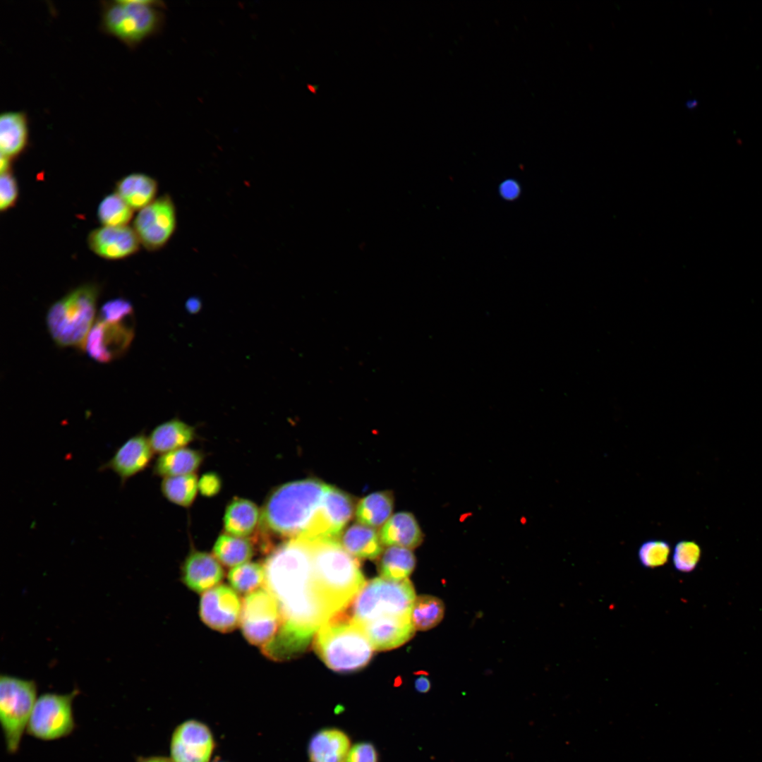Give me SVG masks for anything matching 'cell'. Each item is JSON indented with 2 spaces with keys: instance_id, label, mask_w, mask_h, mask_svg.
Returning <instances> with one entry per match:
<instances>
[{
  "instance_id": "cell-23",
  "label": "cell",
  "mask_w": 762,
  "mask_h": 762,
  "mask_svg": "<svg viewBox=\"0 0 762 762\" xmlns=\"http://www.w3.org/2000/svg\"><path fill=\"white\" fill-rule=\"evenodd\" d=\"M157 181L142 173H133L119 179L115 187L118 194L133 210H140L157 198Z\"/></svg>"
},
{
  "instance_id": "cell-38",
  "label": "cell",
  "mask_w": 762,
  "mask_h": 762,
  "mask_svg": "<svg viewBox=\"0 0 762 762\" xmlns=\"http://www.w3.org/2000/svg\"><path fill=\"white\" fill-rule=\"evenodd\" d=\"M18 196V188L16 180L11 171L1 174L0 178V210L6 211L16 202Z\"/></svg>"
},
{
  "instance_id": "cell-6",
  "label": "cell",
  "mask_w": 762,
  "mask_h": 762,
  "mask_svg": "<svg viewBox=\"0 0 762 762\" xmlns=\"http://www.w3.org/2000/svg\"><path fill=\"white\" fill-rule=\"evenodd\" d=\"M157 4L150 0L102 1L100 28L134 48L158 29L161 17Z\"/></svg>"
},
{
  "instance_id": "cell-41",
  "label": "cell",
  "mask_w": 762,
  "mask_h": 762,
  "mask_svg": "<svg viewBox=\"0 0 762 762\" xmlns=\"http://www.w3.org/2000/svg\"><path fill=\"white\" fill-rule=\"evenodd\" d=\"M500 193L504 199L514 200L520 194V186L514 180H506L500 186Z\"/></svg>"
},
{
  "instance_id": "cell-16",
  "label": "cell",
  "mask_w": 762,
  "mask_h": 762,
  "mask_svg": "<svg viewBox=\"0 0 762 762\" xmlns=\"http://www.w3.org/2000/svg\"><path fill=\"white\" fill-rule=\"evenodd\" d=\"M87 244L102 258L120 260L137 253L141 243L133 228L127 225L95 229L87 236Z\"/></svg>"
},
{
  "instance_id": "cell-17",
  "label": "cell",
  "mask_w": 762,
  "mask_h": 762,
  "mask_svg": "<svg viewBox=\"0 0 762 762\" xmlns=\"http://www.w3.org/2000/svg\"><path fill=\"white\" fill-rule=\"evenodd\" d=\"M359 626L377 651L397 648L411 639L416 631L411 615L378 618Z\"/></svg>"
},
{
  "instance_id": "cell-2",
  "label": "cell",
  "mask_w": 762,
  "mask_h": 762,
  "mask_svg": "<svg viewBox=\"0 0 762 762\" xmlns=\"http://www.w3.org/2000/svg\"><path fill=\"white\" fill-rule=\"evenodd\" d=\"M307 542L318 590L333 617L352 603L365 583L360 563L337 539Z\"/></svg>"
},
{
  "instance_id": "cell-36",
  "label": "cell",
  "mask_w": 762,
  "mask_h": 762,
  "mask_svg": "<svg viewBox=\"0 0 762 762\" xmlns=\"http://www.w3.org/2000/svg\"><path fill=\"white\" fill-rule=\"evenodd\" d=\"M701 555L700 546L693 540L678 541L672 550V560L675 569L682 573L693 572L697 567Z\"/></svg>"
},
{
  "instance_id": "cell-15",
  "label": "cell",
  "mask_w": 762,
  "mask_h": 762,
  "mask_svg": "<svg viewBox=\"0 0 762 762\" xmlns=\"http://www.w3.org/2000/svg\"><path fill=\"white\" fill-rule=\"evenodd\" d=\"M199 609L203 622L220 632H230L240 622L241 600L236 592L226 585H218L205 591L200 598Z\"/></svg>"
},
{
  "instance_id": "cell-10",
  "label": "cell",
  "mask_w": 762,
  "mask_h": 762,
  "mask_svg": "<svg viewBox=\"0 0 762 762\" xmlns=\"http://www.w3.org/2000/svg\"><path fill=\"white\" fill-rule=\"evenodd\" d=\"M240 623L244 637L253 645L262 648L275 637L281 616L276 600L265 588L245 596Z\"/></svg>"
},
{
  "instance_id": "cell-8",
  "label": "cell",
  "mask_w": 762,
  "mask_h": 762,
  "mask_svg": "<svg viewBox=\"0 0 762 762\" xmlns=\"http://www.w3.org/2000/svg\"><path fill=\"white\" fill-rule=\"evenodd\" d=\"M34 681L8 675L0 677V721L6 750L16 753L37 700Z\"/></svg>"
},
{
  "instance_id": "cell-45",
  "label": "cell",
  "mask_w": 762,
  "mask_h": 762,
  "mask_svg": "<svg viewBox=\"0 0 762 762\" xmlns=\"http://www.w3.org/2000/svg\"><path fill=\"white\" fill-rule=\"evenodd\" d=\"M696 105V102L694 101V100L689 101V102H687V107L688 108L694 107Z\"/></svg>"
},
{
  "instance_id": "cell-46",
  "label": "cell",
  "mask_w": 762,
  "mask_h": 762,
  "mask_svg": "<svg viewBox=\"0 0 762 762\" xmlns=\"http://www.w3.org/2000/svg\"><path fill=\"white\" fill-rule=\"evenodd\" d=\"M219 762H224V761H219Z\"/></svg>"
},
{
  "instance_id": "cell-29",
  "label": "cell",
  "mask_w": 762,
  "mask_h": 762,
  "mask_svg": "<svg viewBox=\"0 0 762 762\" xmlns=\"http://www.w3.org/2000/svg\"><path fill=\"white\" fill-rule=\"evenodd\" d=\"M416 567V557L411 550L389 546L381 555L378 570L381 577L401 581L407 579Z\"/></svg>"
},
{
  "instance_id": "cell-24",
  "label": "cell",
  "mask_w": 762,
  "mask_h": 762,
  "mask_svg": "<svg viewBox=\"0 0 762 762\" xmlns=\"http://www.w3.org/2000/svg\"><path fill=\"white\" fill-rule=\"evenodd\" d=\"M195 429L179 419L157 425L148 437L153 452L167 453L188 445L195 437Z\"/></svg>"
},
{
  "instance_id": "cell-4",
  "label": "cell",
  "mask_w": 762,
  "mask_h": 762,
  "mask_svg": "<svg viewBox=\"0 0 762 762\" xmlns=\"http://www.w3.org/2000/svg\"><path fill=\"white\" fill-rule=\"evenodd\" d=\"M313 646L324 663L338 672L361 670L374 650L362 628L351 617L338 614L318 629Z\"/></svg>"
},
{
  "instance_id": "cell-33",
  "label": "cell",
  "mask_w": 762,
  "mask_h": 762,
  "mask_svg": "<svg viewBox=\"0 0 762 762\" xmlns=\"http://www.w3.org/2000/svg\"><path fill=\"white\" fill-rule=\"evenodd\" d=\"M198 488L195 475L165 477L161 484L164 496L170 502L187 507L193 501Z\"/></svg>"
},
{
  "instance_id": "cell-39",
  "label": "cell",
  "mask_w": 762,
  "mask_h": 762,
  "mask_svg": "<svg viewBox=\"0 0 762 762\" xmlns=\"http://www.w3.org/2000/svg\"><path fill=\"white\" fill-rule=\"evenodd\" d=\"M344 762H377V751L370 743H358L351 746Z\"/></svg>"
},
{
  "instance_id": "cell-26",
  "label": "cell",
  "mask_w": 762,
  "mask_h": 762,
  "mask_svg": "<svg viewBox=\"0 0 762 762\" xmlns=\"http://www.w3.org/2000/svg\"><path fill=\"white\" fill-rule=\"evenodd\" d=\"M258 507L246 499H236L226 507L224 526L228 533L237 537L251 534L260 519Z\"/></svg>"
},
{
  "instance_id": "cell-31",
  "label": "cell",
  "mask_w": 762,
  "mask_h": 762,
  "mask_svg": "<svg viewBox=\"0 0 762 762\" xmlns=\"http://www.w3.org/2000/svg\"><path fill=\"white\" fill-rule=\"evenodd\" d=\"M444 615L445 605L441 599L421 595L413 602L411 617L416 631H428L439 624Z\"/></svg>"
},
{
  "instance_id": "cell-35",
  "label": "cell",
  "mask_w": 762,
  "mask_h": 762,
  "mask_svg": "<svg viewBox=\"0 0 762 762\" xmlns=\"http://www.w3.org/2000/svg\"><path fill=\"white\" fill-rule=\"evenodd\" d=\"M671 552L670 544L662 539L643 541L638 549L639 563L645 568L653 569L665 564Z\"/></svg>"
},
{
  "instance_id": "cell-7",
  "label": "cell",
  "mask_w": 762,
  "mask_h": 762,
  "mask_svg": "<svg viewBox=\"0 0 762 762\" xmlns=\"http://www.w3.org/2000/svg\"><path fill=\"white\" fill-rule=\"evenodd\" d=\"M416 598L408 579L375 578L365 583L352 601L350 617L360 625L378 618L409 615Z\"/></svg>"
},
{
  "instance_id": "cell-9",
  "label": "cell",
  "mask_w": 762,
  "mask_h": 762,
  "mask_svg": "<svg viewBox=\"0 0 762 762\" xmlns=\"http://www.w3.org/2000/svg\"><path fill=\"white\" fill-rule=\"evenodd\" d=\"M77 690L69 694L47 693L37 698L28 732L42 740H54L71 734L75 727L72 703Z\"/></svg>"
},
{
  "instance_id": "cell-12",
  "label": "cell",
  "mask_w": 762,
  "mask_h": 762,
  "mask_svg": "<svg viewBox=\"0 0 762 762\" xmlns=\"http://www.w3.org/2000/svg\"><path fill=\"white\" fill-rule=\"evenodd\" d=\"M176 226L175 204L169 195H164L139 210L133 228L141 245L148 250L155 251L169 242Z\"/></svg>"
},
{
  "instance_id": "cell-20",
  "label": "cell",
  "mask_w": 762,
  "mask_h": 762,
  "mask_svg": "<svg viewBox=\"0 0 762 762\" xmlns=\"http://www.w3.org/2000/svg\"><path fill=\"white\" fill-rule=\"evenodd\" d=\"M29 128L23 111H5L0 116L1 155L12 160L27 147Z\"/></svg>"
},
{
  "instance_id": "cell-44",
  "label": "cell",
  "mask_w": 762,
  "mask_h": 762,
  "mask_svg": "<svg viewBox=\"0 0 762 762\" xmlns=\"http://www.w3.org/2000/svg\"><path fill=\"white\" fill-rule=\"evenodd\" d=\"M187 304H188L187 306L188 308V310H191L192 312L193 310H197L199 308V305L200 304L198 303V301L196 300V299H192V300L188 301Z\"/></svg>"
},
{
  "instance_id": "cell-3",
  "label": "cell",
  "mask_w": 762,
  "mask_h": 762,
  "mask_svg": "<svg viewBox=\"0 0 762 762\" xmlns=\"http://www.w3.org/2000/svg\"><path fill=\"white\" fill-rule=\"evenodd\" d=\"M328 485L304 479L282 485L267 499L260 516L262 531L277 536L296 538L309 524Z\"/></svg>"
},
{
  "instance_id": "cell-30",
  "label": "cell",
  "mask_w": 762,
  "mask_h": 762,
  "mask_svg": "<svg viewBox=\"0 0 762 762\" xmlns=\"http://www.w3.org/2000/svg\"><path fill=\"white\" fill-rule=\"evenodd\" d=\"M213 552L224 565L234 567L247 562L253 555V548L246 538L223 534L217 539Z\"/></svg>"
},
{
  "instance_id": "cell-43",
  "label": "cell",
  "mask_w": 762,
  "mask_h": 762,
  "mask_svg": "<svg viewBox=\"0 0 762 762\" xmlns=\"http://www.w3.org/2000/svg\"><path fill=\"white\" fill-rule=\"evenodd\" d=\"M138 762H173L170 758L163 756H152L140 758Z\"/></svg>"
},
{
  "instance_id": "cell-27",
  "label": "cell",
  "mask_w": 762,
  "mask_h": 762,
  "mask_svg": "<svg viewBox=\"0 0 762 762\" xmlns=\"http://www.w3.org/2000/svg\"><path fill=\"white\" fill-rule=\"evenodd\" d=\"M394 497L389 491H379L363 497L356 506V517L359 524L377 528L390 518Z\"/></svg>"
},
{
  "instance_id": "cell-11",
  "label": "cell",
  "mask_w": 762,
  "mask_h": 762,
  "mask_svg": "<svg viewBox=\"0 0 762 762\" xmlns=\"http://www.w3.org/2000/svg\"><path fill=\"white\" fill-rule=\"evenodd\" d=\"M352 497L327 485L322 501L303 532L297 538L307 541L338 539L354 512Z\"/></svg>"
},
{
  "instance_id": "cell-34",
  "label": "cell",
  "mask_w": 762,
  "mask_h": 762,
  "mask_svg": "<svg viewBox=\"0 0 762 762\" xmlns=\"http://www.w3.org/2000/svg\"><path fill=\"white\" fill-rule=\"evenodd\" d=\"M97 218L102 226H127L133 210L116 193L104 197L97 207Z\"/></svg>"
},
{
  "instance_id": "cell-18",
  "label": "cell",
  "mask_w": 762,
  "mask_h": 762,
  "mask_svg": "<svg viewBox=\"0 0 762 762\" xmlns=\"http://www.w3.org/2000/svg\"><path fill=\"white\" fill-rule=\"evenodd\" d=\"M152 452L148 438L143 434H138L121 445L102 468L111 469L124 483L147 467Z\"/></svg>"
},
{
  "instance_id": "cell-13",
  "label": "cell",
  "mask_w": 762,
  "mask_h": 762,
  "mask_svg": "<svg viewBox=\"0 0 762 762\" xmlns=\"http://www.w3.org/2000/svg\"><path fill=\"white\" fill-rule=\"evenodd\" d=\"M131 319L107 322L97 319L85 341L83 349L88 356L100 363H108L121 356L129 347L134 328Z\"/></svg>"
},
{
  "instance_id": "cell-14",
  "label": "cell",
  "mask_w": 762,
  "mask_h": 762,
  "mask_svg": "<svg viewBox=\"0 0 762 762\" xmlns=\"http://www.w3.org/2000/svg\"><path fill=\"white\" fill-rule=\"evenodd\" d=\"M215 742L210 727L194 719L179 724L170 740V758L173 762H210Z\"/></svg>"
},
{
  "instance_id": "cell-37",
  "label": "cell",
  "mask_w": 762,
  "mask_h": 762,
  "mask_svg": "<svg viewBox=\"0 0 762 762\" xmlns=\"http://www.w3.org/2000/svg\"><path fill=\"white\" fill-rule=\"evenodd\" d=\"M133 313V306L128 300L117 298L103 304L98 319L107 322L124 321L131 319Z\"/></svg>"
},
{
  "instance_id": "cell-5",
  "label": "cell",
  "mask_w": 762,
  "mask_h": 762,
  "mask_svg": "<svg viewBox=\"0 0 762 762\" xmlns=\"http://www.w3.org/2000/svg\"><path fill=\"white\" fill-rule=\"evenodd\" d=\"M98 295L97 285L87 283L71 290L50 306L46 323L58 346L83 349L95 323Z\"/></svg>"
},
{
  "instance_id": "cell-42",
  "label": "cell",
  "mask_w": 762,
  "mask_h": 762,
  "mask_svg": "<svg viewBox=\"0 0 762 762\" xmlns=\"http://www.w3.org/2000/svg\"><path fill=\"white\" fill-rule=\"evenodd\" d=\"M414 685L416 689L420 693H426L430 689V682L423 674L417 677Z\"/></svg>"
},
{
  "instance_id": "cell-19",
  "label": "cell",
  "mask_w": 762,
  "mask_h": 762,
  "mask_svg": "<svg viewBox=\"0 0 762 762\" xmlns=\"http://www.w3.org/2000/svg\"><path fill=\"white\" fill-rule=\"evenodd\" d=\"M182 580L192 591L205 592L215 587L224 577V571L217 559L204 552H194L182 567Z\"/></svg>"
},
{
  "instance_id": "cell-22",
  "label": "cell",
  "mask_w": 762,
  "mask_h": 762,
  "mask_svg": "<svg viewBox=\"0 0 762 762\" xmlns=\"http://www.w3.org/2000/svg\"><path fill=\"white\" fill-rule=\"evenodd\" d=\"M351 748L346 734L335 728L317 732L308 745L310 762H344Z\"/></svg>"
},
{
  "instance_id": "cell-32",
  "label": "cell",
  "mask_w": 762,
  "mask_h": 762,
  "mask_svg": "<svg viewBox=\"0 0 762 762\" xmlns=\"http://www.w3.org/2000/svg\"><path fill=\"white\" fill-rule=\"evenodd\" d=\"M232 588L241 593H251L264 587V566L257 562H246L233 567L228 574Z\"/></svg>"
},
{
  "instance_id": "cell-28",
  "label": "cell",
  "mask_w": 762,
  "mask_h": 762,
  "mask_svg": "<svg viewBox=\"0 0 762 762\" xmlns=\"http://www.w3.org/2000/svg\"><path fill=\"white\" fill-rule=\"evenodd\" d=\"M202 454L188 448H179L162 454L156 461L154 472L165 477L193 473L200 465Z\"/></svg>"
},
{
  "instance_id": "cell-1",
  "label": "cell",
  "mask_w": 762,
  "mask_h": 762,
  "mask_svg": "<svg viewBox=\"0 0 762 762\" xmlns=\"http://www.w3.org/2000/svg\"><path fill=\"white\" fill-rule=\"evenodd\" d=\"M263 566L264 588L276 600L282 620L265 652L274 660H285L304 652L314 633L332 617L318 592L307 541L296 538L280 544Z\"/></svg>"
},
{
  "instance_id": "cell-40",
  "label": "cell",
  "mask_w": 762,
  "mask_h": 762,
  "mask_svg": "<svg viewBox=\"0 0 762 762\" xmlns=\"http://www.w3.org/2000/svg\"><path fill=\"white\" fill-rule=\"evenodd\" d=\"M220 485L219 477L211 473L203 475L198 482V488L201 493L205 496H212L217 493Z\"/></svg>"
},
{
  "instance_id": "cell-25",
  "label": "cell",
  "mask_w": 762,
  "mask_h": 762,
  "mask_svg": "<svg viewBox=\"0 0 762 762\" xmlns=\"http://www.w3.org/2000/svg\"><path fill=\"white\" fill-rule=\"evenodd\" d=\"M340 543L356 558L375 559L382 551L380 536L377 531L361 524L349 527L343 533Z\"/></svg>"
},
{
  "instance_id": "cell-21",
  "label": "cell",
  "mask_w": 762,
  "mask_h": 762,
  "mask_svg": "<svg viewBox=\"0 0 762 762\" xmlns=\"http://www.w3.org/2000/svg\"><path fill=\"white\" fill-rule=\"evenodd\" d=\"M382 545L413 549L423 540V534L415 516L401 512L392 516L380 533Z\"/></svg>"
}]
</instances>
